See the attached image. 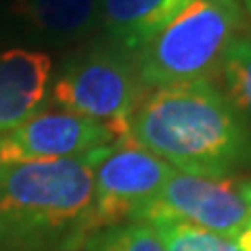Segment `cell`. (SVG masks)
I'll list each match as a JSON object with an SVG mask.
<instances>
[{
	"label": "cell",
	"instance_id": "obj_7",
	"mask_svg": "<svg viewBox=\"0 0 251 251\" xmlns=\"http://www.w3.org/2000/svg\"><path fill=\"white\" fill-rule=\"evenodd\" d=\"M115 140H120L115 132L97 120L65 109L40 111L0 136V163L69 159L109 147Z\"/></svg>",
	"mask_w": 251,
	"mask_h": 251
},
{
	"label": "cell",
	"instance_id": "obj_5",
	"mask_svg": "<svg viewBox=\"0 0 251 251\" xmlns=\"http://www.w3.org/2000/svg\"><path fill=\"white\" fill-rule=\"evenodd\" d=\"M174 168L145 147L120 138L105 149L94 168V230L143 220L157 201Z\"/></svg>",
	"mask_w": 251,
	"mask_h": 251
},
{
	"label": "cell",
	"instance_id": "obj_1",
	"mask_svg": "<svg viewBox=\"0 0 251 251\" xmlns=\"http://www.w3.org/2000/svg\"><path fill=\"white\" fill-rule=\"evenodd\" d=\"M126 138L195 176H241L251 168V124L214 82L147 90Z\"/></svg>",
	"mask_w": 251,
	"mask_h": 251
},
{
	"label": "cell",
	"instance_id": "obj_8",
	"mask_svg": "<svg viewBox=\"0 0 251 251\" xmlns=\"http://www.w3.org/2000/svg\"><path fill=\"white\" fill-rule=\"evenodd\" d=\"M52 59L46 52L9 49L0 52V136L9 134L44 105Z\"/></svg>",
	"mask_w": 251,
	"mask_h": 251
},
{
	"label": "cell",
	"instance_id": "obj_15",
	"mask_svg": "<svg viewBox=\"0 0 251 251\" xmlns=\"http://www.w3.org/2000/svg\"><path fill=\"white\" fill-rule=\"evenodd\" d=\"M241 4L245 6V9H247V11L251 13V0H241Z\"/></svg>",
	"mask_w": 251,
	"mask_h": 251
},
{
	"label": "cell",
	"instance_id": "obj_13",
	"mask_svg": "<svg viewBox=\"0 0 251 251\" xmlns=\"http://www.w3.org/2000/svg\"><path fill=\"white\" fill-rule=\"evenodd\" d=\"M82 251H166L147 220H128L94 230Z\"/></svg>",
	"mask_w": 251,
	"mask_h": 251
},
{
	"label": "cell",
	"instance_id": "obj_4",
	"mask_svg": "<svg viewBox=\"0 0 251 251\" xmlns=\"http://www.w3.org/2000/svg\"><path fill=\"white\" fill-rule=\"evenodd\" d=\"M136 54L111 40L94 42L67 59L54 82V103L65 111L109 126L128 136V122L147 94Z\"/></svg>",
	"mask_w": 251,
	"mask_h": 251
},
{
	"label": "cell",
	"instance_id": "obj_6",
	"mask_svg": "<svg viewBox=\"0 0 251 251\" xmlns=\"http://www.w3.org/2000/svg\"><path fill=\"white\" fill-rule=\"evenodd\" d=\"M188 220L234 239L251 220V176H195L174 170L157 201L145 214Z\"/></svg>",
	"mask_w": 251,
	"mask_h": 251
},
{
	"label": "cell",
	"instance_id": "obj_3",
	"mask_svg": "<svg viewBox=\"0 0 251 251\" xmlns=\"http://www.w3.org/2000/svg\"><path fill=\"white\" fill-rule=\"evenodd\" d=\"M243 25L241 0H191L136 54L149 90L214 82Z\"/></svg>",
	"mask_w": 251,
	"mask_h": 251
},
{
	"label": "cell",
	"instance_id": "obj_10",
	"mask_svg": "<svg viewBox=\"0 0 251 251\" xmlns=\"http://www.w3.org/2000/svg\"><path fill=\"white\" fill-rule=\"evenodd\" d=\"M191 0H100L107 40L136 52Z\"/></svg>",
	"mask_w": 251,
	"mask_h": 251
},
{
	"label": "cell",
	"instance_id": "obj_12",
	"mask_svg": "<svg viewBox=\"0 0 251 251\" xmlns=\"http://www.w3.org/2000/svg\"><path fill=\"white\" fill-rule=\"evenodd\" d=\"M224 94L251 124V34H239L220 67Z\"/></svg>",
	"mask_w": 251,
	"mask_h": 251
},
{
	"label": "cell",
	"instance_id": "obj_2",
	"mask_svg": "<svg viewBox=\"0 0 251 251\" xmlns=\"http://www.w3.org/2000/svg\"><path fill=\"white\" fill-rule=\"evenodd\" d=\"M97 149L54 161L0 163V251H77L94 232Z\"/></svg>",
	"mask_w": 251,
	"mask_h": 251
},
{
	"label": "cell",
	"instance_id": "obj_9",
	"mask_svg": "<svg viewBox=\"0 0 251 251\" xmlns=\"http://www.w3.org/2000/svg\"><path fill=\"white\" fill-rule=\"evenodd\" d=\"M13 13L50 44H72L100 27V0H15Z\"/></svg>",
	"mask_w": 251,
	"mask_h": 251
},
{
	"label": "cell",
	"instance_id": "obj_11",
	"mask_svg": "<svg viewBox=\"0 0 251 251\" xmlns=\"http://www.w3.org/2000/svg\"><path fill=\"white\" fill-rule=\"evenodd\" d=\"M147 222L153 226L166 251H239L237 243L207 230L188 220L172 216H151Z\"/></svg>",
	"mask_w": 251,
	"mask_h": 251
},
{
	"label": "cell",
	"instance_id": "obj_14",
	"mask_svg": "<svg viewBox=\"0 0 251 251\" xmlns=\"http://www.w3.org/2000/svg\"><path fill=\"white\" fill-rule=\"evenodd\" d=\"M232 241L237 243L239 251H251V220L245 224V228H243Z\"/></svg>",
	"mask_w": 251,
	"mask_h": 251
}]
</instances>
